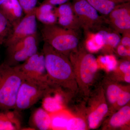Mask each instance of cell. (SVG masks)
I'll use <instances>...</instances> for the list:
<instances>
[{"mask_svg": "<svg viewBox=\"0 0 130 130\" xmlns=\"http://www.w3.org/2000/svg\"><path fill=\"white\" fill-rule=\"evenodd\" d=\"M0 60H1V55H0Z\"/></svg>", "mask_w": 130, "mask_h": 130, "instance_id": "35", "label": "cell"}, {"mask_svg": "<svg viewBox=\"0 0 130 130\" xmlns=\"http://www.w3.org/2000/svg\"><path fill=\"white\" fill-rule=\"evenodd\" d=\"M29 125L33 129L48 130L52 125V120L46 110L43 108H38L31 115Z\"/></svg>", "mask_w": 130, "mask_h": 130, "instance_id": "13", "label": "cell"}, {"mask_svg": "<svg viewBox=\"0 0 130 130\" xmlns=\"http://www.w3.org/2000/svg\"><path fill=\"white\" fill-rule=\"evenodd\" d=\"M105 24L111 29L122 34L130 30V2L117 5L106 16Z\"/></svg>", "mask_w": 130, "mask_h": 130, "instance_id": "9", "label": "cell"}, {"mask_svg": "<svg viewBox=\"0 0 130 130\" xmlns=\"http://www.w3.org/2000/svg\"><path fill=\"white\" fill-rule=\"evenodd\" d=\"M72 65L77 83L84 90L88 89L97 72V59L83 45L78 46L76 50L69 56Z\"/></svg>", "mask_w": 130, "mask_h": 130, "instance_id": "3", "label": "cell"}, {"mask_svg": "<svg viewBox=\"0 0 130 130\" xmlns=\"http://www.w3.org/2000/svg\"><path fill=\"white\" fill-rule=\"evenodd\" d=\"M51 86L40 81L23 78L17 94L14 110L19 112L30 108L43 98Z\"/></svg>", "mask_w": 130, "mask_h": 130, "instance_id": "5", "label": "cell"}, {"mask_svg": "<svg viewBox=\"0 0 130 130\" xmlns=\"http://www.w3.org/2000/svg\"><path fill=\"white\" fill-rule=\"evenodd\" d=\"M130 120V107L125 106L112 116L109 124L113 128H118L125 125Z\"/></svg>", "mask_w": 130, "mask_h": 130, "instance_id": "20", "label": "cell"}, {"mask_svg": "<svg viewBox=\"0 0 130 130\" xmlns=\"http://www.w3.org/2000/svg\"><path fill=\"white\" fill-rule=\"evenodd\" d=\"M97 31L101 35L103 39V46L101 50L105 53L111 54L120 42L121 37L120 34L110 27L105 28L104 25Z\"/></svg>", "mask_w": 130, "mask_h": 130, "instance_id": "12", "label": "cell"}, {"mask_svg": "<svg viewBox=\"0 0 130 130\" xmlns=\"http://www.w3.org/2000/svg\"><path fill=\"white\" fill-rule=\"evenodd\" d=\"M54 10L58 25L78 31L81 29L71 2H68L57 7H55Z\"/></svg>", "mask_w": 130, "mask_h": 130, "instance_id": "11", "label": "cell"}, {"mask_svg": "<svg viewBox=\"0 0 130 130\" xmlns=\"http://www.w3.org/2000/svg\"><path fill=\"white\" fill-rule=\"evenodd\" d=\"M25 14L32 11L36 7L38 0H18Z\"/></svg>", "mask_w": 130, "mask_h": 130, "instance_id": "26", "label": "cell"}, {"mask_svg": "<svg viewBox=\"0 0 130 130\" xmlns=\"http://www.w3.org/2000/svg\"><path fill=\"white\" fill-rule=\"evenodd\" d=\"M108 108L106 103H102L89 115L88 118V123L90 129L97 128L101 121L108 111Z\"/></svg>", "mask_w": 130, "mask_h": 130, "instance_id": "19", "label": "cell"}, {"mask_svg": "<svg viewBox=\"0 0 130 130\" xmlns=\"http://www.w3.org/2000/svg\"><path fill=\"white\" fill-rule=\"evenodd\" d=\"M94 8L102 14L106 16L117 5L130 2V0H86Z\"/></svg>", "mask_w": 130, "mask_h": 130, "instance_id": "17", "label": "cell"}, {"mask_svg": "<svg viewBox=\"0 0 130 130\" xmlns=\"http://www.w3.org/2000/svg\"><path fill=\"white\" fill-rule=\"evenodd\" d=\"M78 31L63 28L58 24L43 25L41 33L44 42L56 51L69 57L79 45Z\"/></svg>", "mask_w": 130, "mask_h": 130, "instance_id": "2", "label": "cell"}, {"mask_svg": "<svg viewBox=\"0 0 130 130\" xmlns=\"http://www.w3.org/2000/svg\"><path fill=\"white\" fill-rule=\"evenodd\" d=\"M1 7L13 27L24 17L23 10L18 0H6Z\"/></svg>", "mask_w": 130, "mask_h": 130, "instance_id": "15", "label": "cell"}, {"mask_svg": "<svg viewBox=\"0 0 130 130\" xmlns=\"http://www.w3.org/2000/svg\"><path fill=\"white\" fill-rule=\"evenodd\" d=\"M12 110H0V130H19L22 123L19 112Z\"/></svg>", "mask_w": 130, "mask_h": 130, "instance_id": "14", "label": "cell"}, {"mask_svg": "<svg viewBox=\"0 0 130 130\" xmlns=\"http://www.w3.org/2000/svg\"><path fill=\"white\" fill-rule=\"evenodd\" d=\"M119 56L129 58L130 56V47H128L119 43L115 51Z\"/></svg>", "mask_w": 130, "mask_h": 130, "instance_id": "28", "label": "cell"}, {"mask_svg": "<svg viewBox=\"0 0 130 130\" xmlns=\"http://www.w3.org/2000/svg\"><path fill=\"white\" fill-rule=\"evenodd\" d=\"M37 21L34 9L25 14L20 21L13 27L11 35L3 46L7 47L19 40L37 33Z\"/></svg>", "mask_w": 130, "mask_h": 130, "instance_id": "10", "label": "cell"}, {"mask_svg": "<svg viewBox=\"0 0 130 130\" xmlns=\"http://www.w3.org/2000/svg\"><path fill=\"white\" fill-rule=\"evenodd\" d=\"M85 121L80 118H74L68 121L67 129L68 130H84L86 129Z\"/></svg>", "mask_w": 130, "mask_h": 130, "instance_id": "25", "label": "cell"}, {"mask_svg": "<svg viewBox=\"0 0 130 130\" xmlns=\"http://www.w3.org/2000/svg\"><path fill=\"white\" fill-rule=\"evenodd\" d=\"M97 62L103 65L108 70L115 69L118 64L116 59L111 54L100 56L97 60Z\"/></svg>", "mask_w": 130, "mask_h": 130, "instance_id": "24", "label": "cell"}, {"mask_svg": "<svg viewBox=\"0 0 130 130\" xmlns=\"http://www.w3.org/2000/svg\"><path fill=\"white\" fill-rule=\"evenodd\" d=\"M123 90L117 85L112 84L108 87L107 96L108 101L111 104H114L116 103L117 100Z\"/></svg>", "mask_w": 130, "mask_h": 130, "instance_id": "23", "label": "cell"}, {"mask_svg": "<svg viewBox=\"0 0 130 130\" xmlns=\"http://www.w3.org/2000/svg\"><path fill=\"white\" fill-rule=\"evenodd\" d=\"M125 81L126 83H130V72L124 74Z\"/></svg>", "mask_w": 130, "mask_h": 130, "instance_id": "33", "label": "cell"}, {"mask_svg": "<svg viewBox=\"0 0 130 130\" xmlns=\"http://www.w3.org/2000/svg\"><path fill=\"white\" fill-rule=\"evenodd\" d=\"M72 0H43L42 3L48 4L55 6L68 2Z\"/></svg>", "mask_w": 130, "mask_h": 130, "instance_id": "31", "label": "cell"}, {"mask_svg": "<svg viewBox=\"0 0 130 130\" xmlns=\"http://www.w3.org/2000/svg\"><path fill=\"white\" fill-rule=\"evenodd\" d=\"M68 121L63 119L56 118L53 121V124L57 127H65L67 125Z\"/></svg>", "mask_w": 130, "mask_h": 130, "instance_id": "32", "label": "cell"}, {"mask_svg": "<svg viewBox=\"0 0 130 130\" xmlns=\"http://www.w3.org/2000/svg\"><path fill=\"white\" fill-rule=\"evenodd\" d=\"M13 27L0 7V45L4 44L11 35Z\"/></svg>", "mask_w": 130, "mask_h": 130, "instance_id": "21", "label": "cell"}, {"mask_svg": "<svg viewBox=\"0 0 130 130\" xmlns=\"http://www.w3.org/2000/svg\"><path fill=\"white\" fill-rule=\"evenodd\" d=\"M88 32L86 34L85 47L90 53L95 52L101 50L103 46L102 36L98 31Z\"/></svg>", "mask_w": 130, "mask_h": 130, "instance_id": "18", "label": "cell"}, {"mask_svg": "<svg viewBox=\"0 0 130 130\" xmlns=\"http://www.w3.org/2000/svg\"><path fill=\"white\" fill-rule=\"evenodd\" d=\"M130 100L129 92L123 90L117 100L116 103L119 106H123L126 105L129 101Z\"/></svg>", "mask_w": 130, "mask_h": 130, "instance_id": "27", "label": "cell"}, {"mask_svg": "<svg viewBox=\"0 0 130 130\" xmlns=\"http://www.w3.org/2000/svg\"><path fill=\"white\" fill-rule=\"evenodd\" d=\"M23 78L15 67L0 64V110L14 109Z\"/></svg>", "mask_w": 130, "mask_h": 130, "instance_id": "4", "label": "cell"}, {"mask_svg": "<svg viewBox=\"0 0 130 130\" xmlns=\"http://www.w3.org/2000/svg\"><path fill=\"white\" fill-rule=\"evenodd\" d=\"M119 68L120 71H121L124 74L130 72L129 60H125L122 61L120 64Z\"/></svg>", "mask_w": 130, "mask_h": 130, "instance_id": "30", "label": "cell"}, {"mask_svg": "<svg viewBox=\"0 0 130 130\" xmlns=\"http://www.w3.org/2000/svg\"><path fill=\"white\" fill-rule=\"evenodd\" d=\"M38 42L37 33L6 47V55L3 63L12 67L23 63L38 52Z\"/></svg>", "mask_w": 130, "mask_h": 130, "instance_id": "6", "label": "cell"}, {"mask_svg": "<svg viewBox=\"0 0 130 130\" xmlns=\"http://www.w3.org/2000/svg\"><path fill=\"white\" fill-rule=\"evenodd\" d=\"M6 0H0V7L5 2Z\"/></svg>", "mask_w": 130, "mask_h": 130, "instance_id": "34", "label": "cell"}, {"mask_svg": "<svg viewBox=\"0 0 130 130\" xmlns=\"http://www.w3.org/2000/svg\"><path fill=\"white\" fill-rule=\"evenodd\" d=\"M55 7L48 4L42 3L34 9L35 16L38 20L44 25L57 24V18L55 12Z\"/></svg>", "mask_w": 130, "mask_h": 130, "instance_id": "16", "label": "cell"}, {"mask_svg": "<svg viewBox=\"0 0 130 130\" xmlns=\"http://www.w3.org/2000/svg\"><path fill=\"white\" fill-rule=\"evenodd\" d=\"M43 108L47 112L56 111L62 108L63 98L60 95H56L54 97L44 96Z\"/></svg>", "mask_w": 130, "mask_h": 130, "instance_id": "22", "label": "cell"}, {"mask_svg": "<svg viewBox=\"0 0 130 130\" xmlns=\"http://www.w3.org/2000/svg\"><path fill=\"white\" fill-rule=\"evenodd\" d=\"M24 78L33 79L53 86L50 80L42 51H38L23 63L14 66Z\"/></svg>", "mask_w": 130, "mask_h": 130, "instance_id": "8", "label": "cell"}, {"mask_svg": "<svg viewBox=\"0 0 130 130\" xmlns=\"http://www.w3.org/2000/svg\"><path fill=\"white\" fill-rule=\"evenodd\" d=\"M42 51L47 73L52 85L73 89V83L75 82L76 77L69 57L45 42Z\"/></svg>", "mask_w": 130, "mask_h": 130, "instance_id": "1", "label": "cell"}, {"mask_svg": "<svg viewBox=\"0 0 130 130\" xmlns=\"http://www.w3.org/2000/svg\"><path fill=\"white\" fill-rule=\"evenodd\" d=\"M73 9L81 29L85 33L95 32L105 24V18L86 0H72Z\"/></svg>", "mask_w": 130, "mask_h": 130, "instance_id": "7", "label": "cell"}, {"mask_svg": "<svg viewBox=\"0 0 130 130\" xmlns=\"http://www.w3.org/2000/svg\"><path fill=\"white\" fill-rule=\"evenodd\" d=\"M122 35L120 44L125 46L130 47V30L125 31Z\"/></svg>", "mask_w": 130, "mask_h": 130, "instance_id": "29", "label": "cell"}]
</instances>
